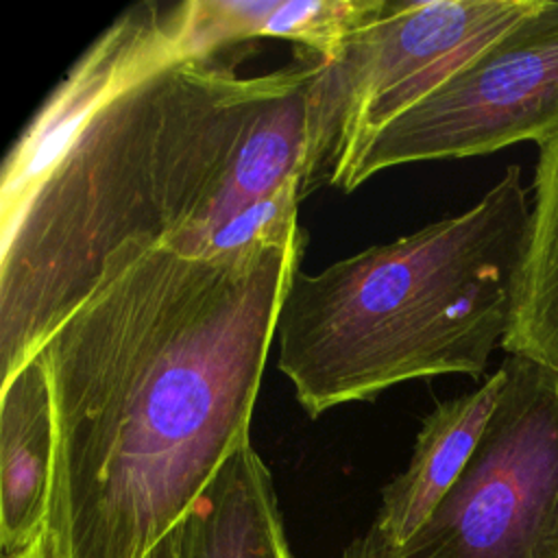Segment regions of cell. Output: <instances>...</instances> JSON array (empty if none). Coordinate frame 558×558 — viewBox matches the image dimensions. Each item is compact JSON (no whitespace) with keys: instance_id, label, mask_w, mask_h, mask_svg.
Here are the masks:
<instances>
[{"instance_id":"8992f818","label":"cell","mask_w":558,"mask_h":558,"mask_svg":"<svg viewBox=\"0 0 558 558\" xmlns=\"http://www.w3.org/2000/svg\"><path fill=\"white\" fill-rule=\"evenodd\" d=\"M558 135V0L534 9L462 63L442 85L381 129L340 190L379 170L488 155Z\"/></svg>"},{"instance_id":"30bf717a","label":"cell","mask_w":558,"mask_h":558,"mask_svg":"<svg viewBox=\"0 0 558 558\" xmlns=\"http://www.w3.org/2000/svg\"><path fill=\"white\" fill-rule=\"evenodd\" d=\"M174 558H290L268 466L242 442L172 530Z\"/></svg>"},{"instance_id":"7a4b0ae2","label":"cell","mask_w":558,"mask_h":558,"mask_svg":"<svg viewBox=\"0 0 558 558\" xmlns=\"http://www.w3.org/2000/svg\"><path fill=\"white\" fill-rule=\"evenodd\" d=\"M231 50L172 61L107 100L0 220L2 381L146 253L218 257L242 211L292 179L305 198L323 59L303 50L240 76L244 54Z\"/></svg>"},{"instance_id":"6da1fadb","label":"cell","mask_w":558,"mask_h":558,"mask_svg":"<svg viewBox=\"0 0 558 558\" xmlns=\"http://www.w3.org/2000/svg\"><path fill=\"white\" fill-rule=\"evenodd\" d=\"M305 231L218 257L157 248L39 349L68 558H146L248 440Z\"/></svg>"},{"instance_id":"52a82bcc","label":"cell","mask_w":558,"mask_h":558,"mask_svg":"<svg viewBox=\"0 0 558 558\" xmlns=\"http://www.w3.org/2000/svg\"><path fill=\"white\" fill-rule=\"evenodd\" d=\"M196 57L187 44V4L142 2L120 13L76 59L11 146L0 183V220L17 211L83 122L142 76Z\"/></svg>"},{"instance_id":"9c48e42d","label":"cell","mask_w":558,"mask_h":558,"mask_svg":"<svg viewBox=\"0 0 558 558\" xmlns=\"http://www.w3.org/2000/svg\"><path fill=\"white\" fill-rule=\"evenodd\" d=\"M54 414L41 353L2 381L0 397V551L26 549L50 521Z\"/></svg>"},{"instance_id":"3957f363","label":"cell","mask_w":558,"mask_h":558,"mask_svg":"<svg viewBox=\"0 0 558 558\" xmlns=\"http://www.w3.org/2000/svg\"><path fill=\"white\" fill-rule=\"evenodd\" d=\"M521 168L469 209L373 244L283 296L277 366L312 416L434 375H482L501 347L530 233Z\"/></svg>"},{"instance_id":"277c9868","label":"cell","mask_w":558,"mask_h":558,"mask_svg":"<svg viewBox=\"0 0 558 558\" xmlns=\"http://www.w3.org/2000/svg\"><path fill=\"white\" fill-rule=\"evenodd\" d=\"M536 0H384L379 13L323 61L310 96L305 196L340 187L368 142L462 63L534 9Z\"/></svg>"},{"instance_id":"ba28073f","label":"cell","mask_w":558,"mask_h":558,"mask_svg":"<svg viewBox=\"0 0 558 558\" xmlns=\"http://www.w3.org/2000/svg\"><path fill=\"white\" fill-rule=\"evenodd\" d=\"M501 388L499 366L475 390L434 405L416 432L408 466L386 484L373 523L342 558H384L414 536L466 466Z\"/></svg>"},{"instance_id":"4fadbf2b","label":"cell","mask_w":558,"mask_h":558,"mask_svg":"<svg viewBox=\"0 0 558 558\" xmlns=\"http://www.w3.org/2000/svg\"><path fill=\"white\" fill-rule=\"evenodd\" d=\"M4 558H68L61 517L54 510H50V521H48L46 532L37 541H33L26 549L4 556Z\"/></svg>"},{"instance_id":"5b68a950","label":"cell","mask_w":558,"mask_h":558,"mask_svg":"<svg viewBox=\"0 0 558 558\" xmlns=\"http://www.w3.org/2000/svg\"><path fill=\"white\" fill-rule=\"evenodd\" d=\"M504 388L460 477L384 558H558V371L501 362Z\"/></svg>"},{"instance_id":"5bb4252c","label":"cell","mask_w":558,"mask_h":558,"mask_svg":"<svg viewBox=\"0 0 558 558\" xmlns=\"http://www.w3.org/2000/svg\"><path fill=\"white\" fill-rule=\"evenodd\" d=\"M146 558H174V536H172V532L163 541H159Z\"/></svg>"},{"instance_id":"8fae6325","label":"cell","mask_w":558,"mask_h":558,"mask_svg":"<svg viewBox=\"0 0 558 558\" xmlns=\"http://www.w3.org/2000/svg\"><path fill=\"white\" fill-rule=\"evenodd\" d=\"M381 7L384 0H187V41L194 54H216L275 37L333 61Z\"/></svg>"},{"instance_id":"7c38bea8","label":"cell","mask_w":558,"mask_h":558,"mask_svg":"<svg viewBox=\"0 0 558 558\" xmlns=\"http://www.w3.org/2000/svg\"><path fill=\"white\" fill-rule=\"evenodd\" d=\"M501 349L558 371V135L538 144L527 246Z\"/></svg>"}]
</instances>
